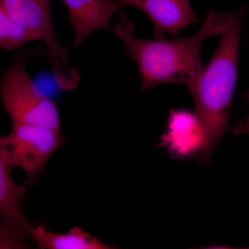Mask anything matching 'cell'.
Wrapping results in <instances>:
<instances>
[{
  "label": "cell",
  "mask_w": 249,
  "mask_h": 249,
  "mask_svg": "<svg viewBox=\"0 0 249 249\" xmlns=\"http://www.w3.org/2000/svg\"><path fill=\"white\" fill-rule=\"evenodd\" d=\"M0 4L18 24L32 31L45 43L47 56L60 88H76L78 75L70 65L67 49L59 44L54 33L51 0H0Z\"/></svg>",
  "instance_id": "cell-4"
},
{
  "label": "cell",
  "mask_w": 249,
  "mask_h": 249,
  "mask_svg": "<svg viewBox=\"0 0 249 249\" xmlns=\"http://www.w3.org/2000/svg\"><path fill=\"white\" fill-rule=\"evenodd\" d=\"M247 98H248V99L249 100V90H248V92H247Z\"/></svg>",
  "instance_id": "cell-14"
},
{
  "label": "cell",
  "mask_w": 249,
  "mask_h": 249,
  "mask_svg": "<svg viewBox=\"0 0 249 249\" xmlns=\"http://www.w3.org/2000/svg\"><path fill=\"white\" fill-rule=\"evenodd\" d=\"M30 238L42 249H110L112 246L100 240L81 228L75 227L70 231L58 233L42 226L34 227Z\"/></svg>",
  "instance_id": "cell-10"
},
{
  "label": "cell",
  "mask_w": 249,
  "mask_h": 249,
  "mask_svg": "<svg viewBox=\"0 0 249 249\" xmlns=\"http://www.w3.org/2000/svg\"><path fill=\"white\" fill-rule=\"evenodd\" d=\"M65 142L60 130L37 124H13L9 134L0 135V147L11 169L19 168L32 184L54 152Z\"/></svg>",
  "instance_id": "cell-5"
},
{
  "label": "cell",
  "mask_w": 249,
  "mask_h": 249,
  "mask_svg": "<svg viewBox=\"0 0 249 249\" xmlns=\"http://www.w3.org/2000/svg\"><path fill=\"white\" fill-rule=\"evenodd\" d=\"M26 234L0 218V249H28Z\"/></svg>",
  "instance_id": "cell-12"
},
{
  "label": "cell",
  "mask_w": 249,
  "mask_h": 249,
  "mask_svg": "<svg viewBox=\"0 0 249 249\" xmlns=\"http://www.w3.org/2000/svg\"><path fill=\"white\" fill-rule=\"evenodd\" d=\"M119 2L136 6L146 14L159 38L165 34L178 35L181 29L199 22L189 0H119Z\"/></svg>",
  "instance_id": "cell-7"
},
{
  "label": "cell",
  "mask_w": 249,
  "mask_h": 249,
  "mask_svg": "<svg viewBox=\"0 0 249 249\" xmlns=\"http://www.w3.org/2000/svg\"><path fill=\"white\" fill-rule=\"evenodd\" d=\"M245 127L246 129L249 132V115L248 116V117L247 118V119H246Z\"/></svg>",
  "instance_id": "cell-13"
},
{
  "label": "cell",
  "mask_w": 249,
  "mask_h": 249,
  "mask_svg": "<svg viewBox=\"0 0 249 249\" xmlns=\"http://www.w3.org/2000/svg\"><path fill=\"white\" fill-rule=\"evenodd\" d=\"M29 53L15 59L0 81V95L13 124H37L60 130L56 104L29 77L25 65Z\"/></svg>",
  "instance_id": "cell-3"
},
{
  "label": "cell",
  "mask_w": 249,
  "mask_h": 249,
  "mask_svg": "<svg viewBox=\"0 0 249 249\" xmlns=\"http://www.w3.org/2000/svg\"><path fill=\"white\" fill-rule=\"evenodd\" d=\"M2 150L0 147V218L30 237L34 227L22 211V201L27 185L15 183Z\"/></svg>",
  "instance_id": "cell-9"
},
{
  "label": "cell",
  "mask_w": 249,
  "mask_h": 249,
  "mask_svg": "<svg viewBox=\"0 0 249 249\" xmlns=\"http://www.w3.org/2000/svg\"><path fill=\"white\" fill-rule=\"evenodd\" d=\"M70 14L75 33L73 45L78 47L93 31L111 29L109 22L119 9L114 0H62Z\"/></svg>",
  "instance_id": "cell-8"
},
{
  "label": "cell",
  "mask_w": 249,
  "mask_h": 249,
  "mask_svg": "<svg viewBox=\"0 0 249 249\" xmlns=\"http://www.w3.org/2000/svg\"><path fill=\"white\" fill-rule=\"evenodd\" d=\"M247 10L240 6L232 11L231 24L222 34L213 56L191 89L196 114L206 137L202 163L209 164L211 155L230 124L237 75L242 19Z\"/></svg>",
  "instance_id": "cell-2"
},
{
  "label": "cell",
  "mask_w": 249,
  "mask_h": 249,
  "mask_svg": "<svg viewBox=\"0 0 249 249\" xmlns=\"http://www.w3.org/2000/svg\"><path fill=\"white\" fill-rule=\"evenodd\" d=\"M34 40H40L32 31L16 22L0 4V48L13 51Z\"/></svg>",
  "instance_id": "cell-11"
},
{
  "label": "cell",
  "mask_w": 249,
  "mask_h": 249,
  "mask_svg": "<svg viewBox=\"0 0 249 249\" xmlns=\"http://www.w3.org/2000/svg\"><path fill=\"white\" fill-rule=\"evenodd\" d=\"M160 145L166 147L173 157H196L202 162L206 137L196 112L183 109L170 111Z\"/></svg>",
  "instance_id": "cell-6"
},
{
  "label": "cell",
  "mask_w": 249,
  "mask_h": 249,
  "mask_svg": "<svg viewBox=\"0 0 249 249\" xmlns=\"http://www.w3.org/2000/svg\"><path fill=\"white\" fill-rule=\"evenodd\" d=\"M120 13V22L111 29L122 40L129 58L138 65L143 91L160 83H183L191 89L203 70V42L211 36L222 35L232 19V12L212 9L200 29L193 36L170 40H146L132 34L133 25L123 11Z\"/></svg>",
  "instance_id": "cell-1"
}]
</instances>
